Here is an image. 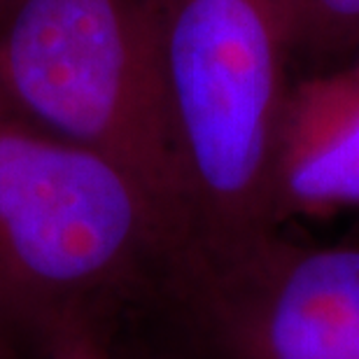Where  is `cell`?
<instances>
[{
	"instance_id": "1",
	"label": "cell",
	"mask_w": 359,
	"mask_h": 359,
	"mask_svg": "<svg viewBox=\"0 0 359 359\" xmlns=\"http://www.w3.org/2000/svg\"><path fill=\"white\" fill-rule=\"evenodd\" d=\"M184 229L138 177L0 103V292L28 334L149 283Z\"/></svg>"
},
{
	"instance_id": "2",
	"label": "cell",
	"mask_w": 359,
	"mask_h": 359,
	"mask_svg": "<svg viewBox=\"0 0 359 359\" xmlns=\"http://www.w3.org/2000/svg\"><path fill=\"white\" fill-rule=\"evenodd\" d=\"M159 54L184 241L229 245L280 229L271 168L292 84L285 0H159Z\"/></svg>"
},
{
	"instance_id": "3",
	"label": "cell",
	"mask_w": 359,
	"mask_h": 359,
	"mask_svg": "<svg viewBox=\"0 0 359 359\" xmlns=\"http://www.w3.org/2000/svg\"><path fill=\"white\" fill-rule=\"evenodd\" d=\"M0 103L124 166L187 233L159 54V0H12Z\"/></svg>"
},
{
	"instance_id": "4",
	"label": "cell",
	"mask_w": 359,
	"mask_h": 359,
	"mask_svg": "<svg viewBox=\"0 0 359 359\" xmlns=\"http://www.w3.org/2000/svg\"><path fill=\"white\" fill-rule=\"evenodd\" d=\"M152 283L205 359H359L357 245L180 243Z\"/></svg>"
},
{
	"instance_id": "5",
	"label": "cell",
	"mask_w": 359,
	"mask_h": 359,
	"mask_svg": "<svg viewBox=\"0 0 359 359\" xmlns=\"http://www.w3.org/2000/svg\"><path fill=\"white\" fill-rule=\"evenodd\" d=\"M273 217L359 210V75L339 66L292 80L271 168Z\"/></svg>"
},
{
	"instance_id": "6",
	"label": "cell",
	"mask_w": 359,
	"mask_h": 359,
	"mask_svg": "<svg viewBox=\"0 0 359 359\" xmlns=\"http://www.w3.org/2000/svg\"><path fill=\"white\" fill-rule=\"evenodd\" d=\"M292 66H346L359 47V0H285Z\"/></svg>"
},
{
	"instance_id": "7",
	"label": "cell",
	"mask_w": 359,
	"mask_h": 359,
	"mask_svg": "<svg viewBox=\"0 0 359 359\" xmlns=\"http://www.w3.org/2000/svg\"><path fill=\"white\" fill-rule=\"evenodd\" d=\"M40 359H112V355L96 322L75 318L61 322L45 336Z\"/></svg>"
},
{
	"instance_id": "8",
	"label": "cell",
	"mask_w": 359,
	"mask_h": 359,
	"mask_svg": "<svg viewBox=\"0 0 359 359\" xmlns=\"http://www.w3.org/2000/svg\"><path fill=\"white\" fill-rule=\"evenodd\" d=\"M26 336L28 329L21 325L5 294L0 292V359H21V346Z\"/></svg>"
},
{
	"instance_id": "9",
	"label": "cell",
	"mask_w": 359,
	"mask_h": 359,
	"mask_svg": "<svg viewBox=\"0 0 359 359\" xmlns=\"http://www.w3.org/2000/svg\"><path fill=\"white\" fill-rule=\"evenodd\" d=\"M348 66H350V68H353V70H355V73L359 75V47L355 49V54H353V56H350Z\"/></svg>"
},
{
	"instance_id": "10",
	"label": "cell",
	"mask_w": 359,
	"mask_h": 359,
	"mask_svg": "<svg viewBox=\"0 0 359 359\" xmlns=\"http://www.w3.org/2000/svg\"><path fill=\"white\" fill-rule=\"evenodd\" d=\"M10 3H12V0H0V12H3V10H5V7H7V5H10Z\"/></svg>"
}]
</instances>
